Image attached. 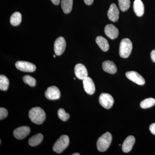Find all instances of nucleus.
Returning a JSON list of instances; mask_svg holds the SVG:
<instances>
[{
    "mask_svg": "<svg viewBox=\"0 0 155 155\" xmlns=\"http://www.w3.org/2000/svg\"><path fill=\"white\" fill-rule=\"evenodd\" d=\"M28 116L31 122L38 125L43 123L46 119L44 110L39 107L31 108L29 111Z\"/></svg>",
    "mask_w": 155,
    "mask_h": 155,
    "instance_id": "nucleus-1",
    "label": "nucleus"
},
{
    "mask_svg": "<svg viewBox=\"0 0 155 155\" xmlns=\"http://www.w3.org/2000/svg\"><path fill=\"white\" fill-rule=\"evenodd\" d=\"M151 58L152 61L154 63H155V50H153L152 51L150 54Z\"/></svg>",
    "mask_w": 155,
    "mask_h": 155,
    "instance_id": "nucleus-29",
    "label": "nucleus"
},
{
    "mask_svg": "<svg viewBox=\"0 0 155 155\" xmlns=\"http://www.w3.org/2000/svg\"><path fill=\"white\" fill-rule=\"evenodd\" d=\"M125 75L128 79L138 85H143L145 83L143 78L135 71L127 72L125 74Z\"/></svg>",
    "mask_w": 155,
    "mask_h": 155,
    "instance_id": "nucleus-8",
    "label": "nucleus"
},
{
    "mask_svg": "<svg viewBox=\"0 0 155 155\" xmlns=\"http://www.w3.org/2000/svg\"><path fill=\"white\" fill-rule=\"evenodd\" d=\"M112 140V136L109 132L101 136L97 143V148L100 152H104L108 149Z\"/></svg>",
    "mask_w": 155,
    "mask_h": 155,
    "instance_id": "nucleus-2",
    "label": "nucleus"
},
{
    "mask_svg": "<svg viewBox=\"0 0 155 155\" xmlns=\"http://www.w3.org/2000/svg\"><path fill=\"white\" fill-rule=\"evenodd\" d=\"M120 10L125 12L129 9L130 6V0H118Z\"/></svg>",
    "mask_w": 155,
    "mask_h": 155,
    "instance_id": "nucleus-24",
    "label": "nucleus"
},
{
    "mask_svg": "<svg viewBox=\"0 0 155 155\" xmlns=\"http://www.w3.org/2000/svg\"><path fill=\"white\" fill-rule=\"evenodd\" d=\"M22 80L24 83L28 84L31 87H34L36 85V81L35 78L30 75H25L22 78Z\"/></svg>",
    "mask_w": 155,
    "mask_h": 155,
    "instance_id": "nucleus-25",
    "label": "nucleus"
},
{
    "mask_svg": "<svg viewBox=\"0 0 155 155\" xmlns=\"http://www.w3.org/2000/svg\"><path fill=\"white\" fill-rule=\"evenodd\" d=\"M72 155H79L80 154L78 153H75L72 154Z\"/></svg>",
    "mask_w": 155,
    "mask_h": 155,
    "instance_id": "nucleus-32",
    "label": "nucleus"
},
{
    "mask_svg": "<svg viewBox=\"0 0 155 155\" xmlns=\"http://www.w3.org/2000/svg\"><path fill=\"white\" fill-rule=\"evenodd\" d=\"M30 128L28 126H22L18 127L14 131V135L15 138L18 140L25 138L30 134Z\"/></svg>",
    "mask_w": 155,
    "mask_h": 155,
    "instance_id": "nucleus-10",
    "label": "nucleus"
},
{
    "mask_svg": "<svg viewBox=\"0 0 155 155\" xmlns=\"http://www.w3.org/2000/svg\"><path fill=\"white\" fill-rule=\"evenodd\" d=\"M84 88L87 94L92 95L94 94L95 91V86L91 78L86 77L83 80Z\"/></svg>",
    "mask_w": 155,
    "mask_h": 155,
    "instance_id": "nucleus-11",
    "label": "nucleus"
},
{
    "mask_svg": "<svg viewBox=\"0 0 155 155\" xmlns=\"http://www.w3.org/2000/svg\"><path fill=\"white\" fill-rule=\"evenodd\" d=\"M102 68L105 72L110 74H115L117 72V67L113 61H107L103 62Z\"/></svg>",
    "mask_w": 155,
    "mask_h": 155,
    "instance_id": "nucleus-17",
    "label": "nucleus"
},
{
    "mask_svg": "<svg viewBox=\"0 0 155 155\" xmlns=\"http://www.w3.org/2000/svg\"><path fill=\"white\" fill-rule=\"evenodd\" d=\"M45 96L48 99L56 100L61 97V92L56 86H51L47 89L45 93Z\"/></svg>",
    "mask_w": 155,
    "mask_h": 155,
    "instance_id": "nucleus-9",
    "label": "nucleus"
},
{
    "mask_svg": "<svg viewBox=\"0 0 155 155\" xmlns=\"http://www.w3.org/2000/svg\"><path fill=\"white\" fill-rule=\"evenodd\" d=\"M132 44L129 39H123L120 42L119 46V55L121 58H126L130 55L132 51Z\"/></svg>",
    "mask_w": 155,
    "mask_h": 155,
    "instance_id": "nucleus-3",
    "label": "nucleus"
},
{
    "mask_svg": "<svg viewBox=\"0 0 155 155\" xmlns=\"http://www.w3.org/2000/svg\"><path fill=\"white\" fill-rule=\"evenodd\" d=\"M58 116L60 119L64 122L67 121L70 117V115L68 113H66L64 109L61 108L58 111Z\"/></svg>",
    "mask_w": 155,
    "mask_h": 155,
    "instance_id": "nucleus-26",
    "label": "nucleus"
},
{
    "mask_svg": "<svg viewBox=\"0 0 155 155\" xmlns=\"http://www.w3.org/2000/svg\"><path fill=\"white\" fill-rule=\"evenodd\" d=\"M16 68L25 72H33L36 70V66L32 63L26 61H19L15 64Z\"/></svg>",
    "mask_w": 155,
    "mask_h": 155,
    "instance_id": "nucleus-6",
    "label": "nucleus"
},
{
    "mask_svg": "<svg viewBox=\"0 0 155 155\" xmlns=\"http://www.w3.org/2000/svg\"><path fill=\"white\" fill-rule=\"evenodd\" d=\"M43 135L39 133L31 137L28 140V144L31 147H35L38 145L42 141Z\"/></svg>",
    "mask_w": 155,
    "mask_h": 155,
    "instance_id": "nucleus-19",
    "label": "nucleus"
},
{
    "mask_svg": "<svg viewBox=\"0 0 155 155\" xmlns=\"http://www.w3.org/2000/svg\"><path fill=\"white\" fill-rule=\"evenodd\" d=\"M84 1L87 5H90L93 2L94 0H84Z\"/></svg>",
    "mask_w": 155,
    "mask_h": 155,
    "instance_id": "nucleus-30",
    "label": "nucleus"
},
{
    "mask_svg": "<svg viewBox=\"0 0 155 155\" xmlns=\"http://www.w3.org/2000/svg\"><path fill=\"white\" fill-rule=\"evenodd\" d=\"M75 76L78 78L83 80L87 77L88 73L86 67L83 64H77L75 67Z\"/></svg>",
    "mask_w": 155,
    "mask_h": 155,
    "instance_id": "nucleus-13",
    "label": "nucleus"
},
{
    "mask_svg": "<svg viewBox=\"0 0 155 155\" xmlns=\"http://www.w3.org/2000/svg\"><path fill=\"white\" fill-rule=\"evenodd\" d=\"M119 11L117 6L115 4H112L108 11V18L111 21L116 22L119 18Z\"/></svg>",
    "mask_w": 155,
    "mask_h": 155,
    "instance_id": "nucleus-12",
    "label": "nucleus"
},
{
    "mask_svg": "<svg viewBox=\"0 0 155 155\" xmlns=\"http://www.w3.org/2000/svg\"><path fill=\"white\" fill-rule=\"evenodd\" d=\"M52 2L56 5H58L60 3V0H51Z\"/></svg>",
    "mask_w": 155,
    "mask_h": 155,
    "instance_id": "nucleus-31",
    "label": "nucleus"
},
{
    "mask_svg": "<svg viewBox=\"0 0 155 155\" xmlns=\"http://www.w3.org/2000/svg\"><path fill=\"white\" fill-rule=\"evenodd\" d=\"M8 115V111L5 108H0V120L5 119Z\"/></svg>",
    "mask_w": 155,
    "mask_h": 155,
    "instance_id": "nucleus-27",
    "label": "nucleus"
},
{
    "mask_svg": "<svg viewBox=\"0 0 155 155\" xmlns=\"http://www.w3.org/2000/svg\"><path fill=\"white\" fill-rule=\"evenodd\" d=\"M69 143V139L68 136L61 135L53 146V150L58 153H61L67 148Z\"/></svg>",
    "mask_w": 155,
    "mask_h": 155,
    "instance_id": "nucleus-4",
    "label": "nucleus"
},
{
    "mask_svg": "<svg viewBox=\"0 0 155 155\" xmlns=\"http://www.w3.org/2000/svg\"><path fill=\"white\" fill-rule=\"evenodd\" d=\"M104 32L106 35L111 39L117 38L119 35V30L116 26L112 24H108L105 27Z\"/></svg>",
    "mask_w": 155,
    "mask_h": 155,
    "instance_id": "nucleus-14",
    "label": "nucleus"
},
{
    "mask_svg": "<svg viewBox=\"0 0 155 155\" xmlns=\"http://www.w3.org/2000/svg\"><path fill=\"white\" fill-rule=\"evenodd\" d=\"M66 47V42L63 37L57 38L54 44V51L55 54L60 56L64 53Z\"/></svg>",
    "mask_w": 155,
    "mask_h": 155,
    "instance_id": "nucleus-7",
    "label": "nucleus"
},
{
    "mask_svg": "<svg viewBox=\"0 0 155 155\" xmlns=\"http://www.w3.org/2000/svg\"><path fill=\"white\" fill-rule=\"evenodd\" d=\"M96 42L103 51L106 52L109 50L110 46L107 40L103 37H97L96 39Z\"/></svg>",
    "mask_w": 155,
    "mask_h": 155,
    "instance_id": "nucleus-18",
    "label": "nucleus"
},
{
    "mask_svg": "<svg viewBox=\"0 0 155 155\" xmlns=\"http://www.w3.org/2000/svg\"><path fill=\"white\" fill-rule=\"evenodd\" d=\"M54 58H55V57H56L55 55H54Z\"/></svg>",
    "mask_w": 155,
    "mask_h": 155,
    "instance_id": "nucleus-33",
    "label": "nucleus"
},
{
    "mask_svg": "<svg viewBox=\"0 0 155 155\" xmlns=\"http://www.w3.org/2000/svg\"><path fill=\"white\" fill-rule=\"evenodd\" d=\"M22 21V15L20 13L16 12L11 15L10 18V22L13 26H17Z\"/></svg>",
    "mask_w": 155,
    "mask_h": 155,
    "instance_id": "nucleus-21",
    "label": "nucleus"
},
{
    "mask_svg": "<svg viewBox=\"0 0 155 155\" xmlns=\"http://www.w3.org/2000/svg\"><path fill=\"white\" fill-rule=\"evenodd\" d=\"M133 10L137 17H141L143 15L144 12V7L141 0H135L134 1Z\"/></svg>",
    "mask_w": 155,
    "mask_h": 155,
    "instance_id": "nucleus-16",
    "label": "nucleus"
},
{
    "mask_svg": "<svg viewBox=\"0 0 155 155\" xmlns=\"http://www.w3.org/2000/svg\"><path fill=\"white\" fill-rule=\"evenodd\" d=\"M99 101L100 104L106 109H110L113 107L114 99L110 94L107 93H102L100 95Z\"/></svg>",
    "mask_w": 155,
    "mask_h": 155,
    "instance_id": "nucleus-5",
    "label": "nucleus"
},
{
    "mask_svg": "<svg viewBox=\"0 0 155 155\" xmlns=\"http://www.w3.org/2000/svg\"><path fill=\"white\" fill-rule=\"evenodd\" d=\"M150 130L152 134L155 135V123H153L150 125Z\"/></svg>",
    "mask_w": 155,
    "mask_h": 155,
    "instance_id": "nucleus-28",
    "label": "nucleus"
},
{
    "mask_svg": "<svg viewBox=\"0 0 155 155\" xmlns=\"http://www.w3.org/2000/svg\"><path fill=\"white\" fill-rule=\"evenodd\" d=\"M73 0H61V7L65 14H67L72 11Z\"/></svg>",
    "mask_w": 155,
    "mask_h": 155,
    "instance_id": "nucleus-20",
    "label": "nucleus"
},
{
    "mask_svg": "<svg viewBox=\"0 0 155 155\" xmlns=\"http://www.w3.org/2000/svg\"><path fill=\"white\" fill-rule=\"evenodd\" d=\"M135 141V137L133 136L130 135L127 137L122 144V151L126 153L129 152L132 149Z\"/></svg>",
    "mask_w": 155,
    "mask_h": 155,
    "instance_id": "nucleus-15",
    "label": "nucleus"
},
{
    "mask_svg": "<svg viewBox=\"0 0 155 155\" xmlns=\"http://www.w3.org/2000/svg\"><path fill=\"white\" fill-rule=\"evenodd\" d=\"M9 81L8 78L5 75H0V89L3 91H6L8 88Z\"/></svg>",
    "mask_w": 155,
    "mask_h": 155,
    "instance_id": "nucleus-23",
    "label": "nucleus"
},
{
    "mask_svg": "<svg viewBox=\"0 0 155 155\" xmlns=\"http://www.w3.org/2000/svg\"><path fill=\"white\" fill-rule=\"evenodd\" d=\"M155 104V100L153 98H149L142 101L140 107L142 109H147L151 107Z\"/></svg>",
    "mask_w": 155,
    "mask_h": 155,
    "instance_id": "nucleus-22",
    "label": "nucleus"
}]
</instances>
